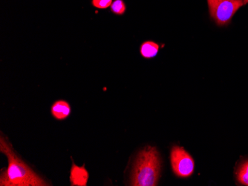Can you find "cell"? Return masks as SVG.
<instances>
[{"mask_svg": "<svg viewBox=\"0 0 248 186\" xmlns=\"http://www.w3.org/2000/svg\"><path fill=\"white\" fill-rule=\"evenodd\" d=\"M0 151L6 155L8 162V168L0 175V186H50L16 155L11 144L2 136L0 139Z\"/></svg>", "mask_w": 248, "mask_h": 186, "instance_id": "obj_1", "label": "cell"}, {"mask_svg": "<svg viewBox=\"0 0 248 186\" xmlns=\"http://www.w3.org/2000/svg\"><path fill=\"white\" fill-rule=\"evenodd\" d=\"M161 159L155 147L147 146L139 152L131 177V186H155L160 177Z\"/></svg>", "mask_w": 248, "mask_h": 186, "instance_id": "obj_2", "label": "cell"}, {"mask_svg": "<svg viewBox=\"0 0 248 186\" xmlns=\"http://www.w3.org/2000/svg\"><path fill=\"white\" fill-rule=\"evenodd\" d=\"M210 17L218 26H228L232 16L241 7L244 0H207Z\"/></svg>", "mask_w": 248, "mask_h": 186, "instance_id": "obj_3", "label": "cell"}, {"mask_svg": "<svg viewBox=\"0 0 248 186\" xmlns=\"http://www.w3.org/2000/svg\"><path fill=\"white\" fill-rule=\"evenodd\" d=\"M170 159L172 170L177 177L186 178L193 174L195 169L194 160L183 148L174 146L171 151Z\"/></svg>", "mask_w": 248, "mask_h": 186, "instance_id": "obj_4", "label": "cell"}, {"mask_svg": "<svg viewBox=\"0 0 248 186\" xmlns=\"http://www.w3.org/2000/svg\"><path fill=\"white\" fill-rule=\"evenodd\" d=\"M89 180V172L83 166H78L72 163L70 173V183L72 186H86Z\"/></svg>", "mask_w": 248, "mask_h": 186, "instance_id": "obj_5", "label": "cell"}, {"mask_svg": "<svg viewBox=\"0 0 248 186\" xmlns=\"http://www.w3.org/2000/svg\"><path fill=\"white\" fill-rule=\"evenodd\" d=\"M51 114L58 120L66 119L71 114V106L65 100L56 101L51 108Z\"/></svg>", "mask_w": 248, "mask_h": 186, "instance_id": "obj_6", "label": "cell"}, {"mask_svg": "<svg viewBox=\"0 0 248 186\" xmlns=\"http://www.w3.org/2000/svg\"><path fill=\"white\" fill-rule=\"evenodd\" d=\"M159 51V45L153 41H146L142 44L140 48V54L146 59L155 57Z\"/></svg>", "mask_w": 248, "mask_h": 186, "instance_id": "obj_7", "label": "cell"}, {"mask_svg": "<svg viewBox=\"0 0 248 186\" xmlns=\"http://www.w3.org/2000/svg\"><path fill=\"white\" fill-rule=\"evenodd\" d=\"M237 179L239 183L248 186V160L242 163L238 169Z\"/></svg>", "mask_w": 248, "mask_h": 186, "instance_id": "obj_8", "label": "cell"}, {"mask_svg": "<svg viewBox=\"0 0 248 186\" xmlns=\"http://www.w3.org/2000/svg\"><path fill=\"white\" fill-rule=\"evenodd\" d=\"M126 4L123 0H115L111 5V12L115 14L123 15L126 12Z\"/></svg>", "mask_w": 248, "mask_h": 186, "instance_id": "obj_9", "label": "cell"}, {"mask_svg": "<svg viewBox=\"0 0 248 186\" xmlns=\"http://www.w3.org/2000/svg\"><path fill=\"white\" fill-rule=\"evenodd\" d=\"M112 0H93V5L100 9H106L111 6Z\"/></svg>", "mask_w": 248, "mask_h": 186, "instance_id": "obj_10", "label": "cell"}, {"mask_svg": "<svg viewBox=\"0 0 248 186\" xmlns=\"http://www.w3.org/2000/svg\"><path fill=\"white\" fill-rule=\"evenodd\" d=\"M244 2H245V5L248 3V0H244Z\"/></svg>", "mask_w": 248, "mask_h": 186, "instance_id": "obj_11", "label": "cell"}]
</instances>
